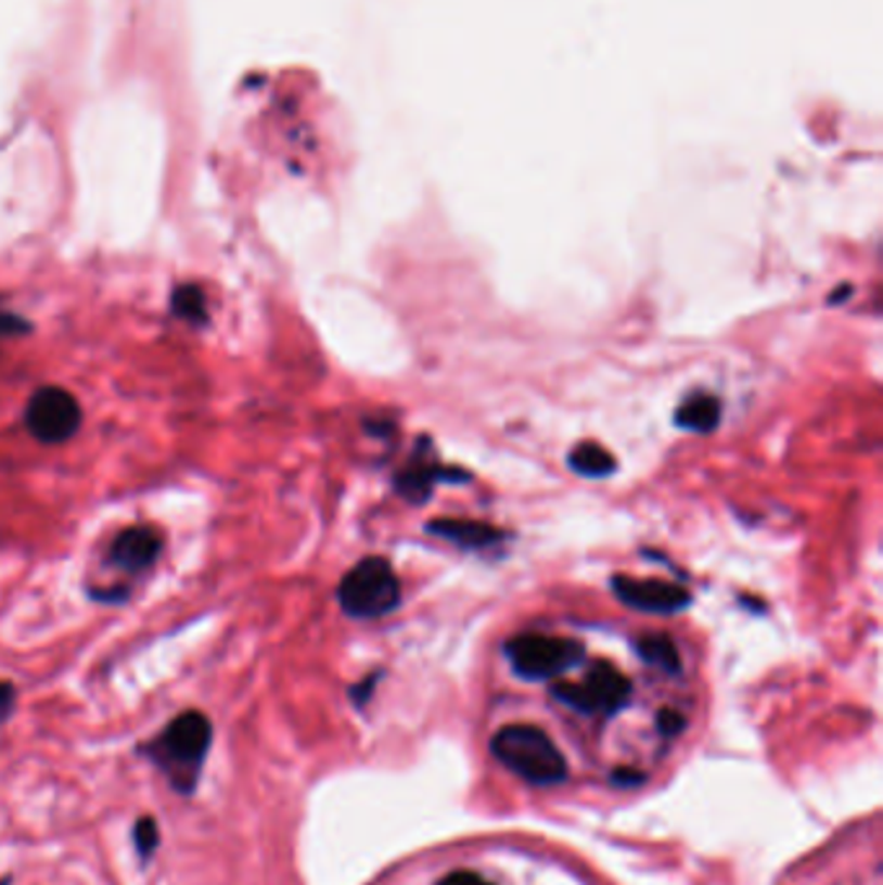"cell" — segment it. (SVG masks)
<instances>
[{
	"mask_svg": "<svg viewBox=\"0 0 883 885\" xmlns=\"http://www.w3.org/2000/svg\"><path fill=\"white\" fill-rule=\"evenodd\" d=\"M213 743L210 720L197 709L177 715L156 738L140 746V754L149 759L169 787L179 795H192L203 774L207 751Z\"/></svg>",
	"mask_w": 883,
	"mask_h": 885,
	"instance_id": "6da1fadb",
	"label": "cell"
},
{
	"mask_svg": "<svg viewBox=\"0 0 883 885\" xmlns=\"http://www.w3.org/2000/svg\"><path fill=\"white\" fill-rule=\"evenodd\" d=\"M495 759L506 764L513 774L528 784H560L567 777L565 756L554 746V741L537 726H506L495 733L490 743Z\"/></svg>",
	"mask_w": 883,
	"mask_h": 885,
	"instance_id": "7a4b0ae2",
	"label": "cell"
},
{
	"mask_svg": "<svg viewBox=\"0 0 883 885\" xmlns=\"http://www.w3.org/2000/svg\"><path fill=\"white\" fill-rule=\"evenodd\" d=\"M399 580L384 556H366L340 582L337 599L347 616L376 619L397 608Z\"/></svg>",
	"mask_w": 883,
	"mask_h": 885,
	"instance_id": "3957f363",
	"label": "cell"
},
{
	"mask_svg": "<svg viewBox=\"0 0 883 885\" xmlns=\"http://www.w3.org/2000/svg\"><path fill=\"white\" fill-rule=\"evenodd\" d=\"M506 650L513 670L528 681L552 679L584 658V647L578 642L554 634H519L508 642Z\"/></svg>",
	"mask_w": 883,
	"mask_h": 885,
	"instance_id": "277c9868",
	"label": "cell"
},
{
	"mask_svg": "<svg viewBox=\"0 0 883 885\" xmlns=\"http://www.w3.org/2000/svg\"><path fill=\"white\" fill-rule=\"evenodd\" d=\"M562 704L584 715H614L630 700L632 687L622 670L609 663H597L580 683H558L552 689Z\"/></svg>",
	"mask_w": 883,
	"mask_h": 885,
	"instance_id": "5b68a950",
	"label": "cell"
},
{
	"mask_svg": "<svg viewBox=\"0 0 883 885\" xmlns=\"http://www.w3.org/2000/svg\"><path fill=\"white\" fill-rule=\"evenodd\" d=\"M26 427L39 442L57 446L71 440L80 427V407L73 394L57 386L39 388L26 405Z\"/></svg>",
	"mask_w": 883,
	"mask_h": 885,
	"instance_id": "8992f818",
	"label": "cell"
},
{
	"mask_svg": "<svg viewBox=\"0 0 883 885\" xmlns=\"http://www.w3.org/2000/svg\"><path fill=\"white\" fill-rule=\"evenodd\" d=\"M612 588L625 606L645 614H677L684 612L689 601H692V595L684 588L664 580H638L617 575L612 580Z\"/></svg>",
	"mask_w": 883,
	"mask_h": 885,
	"instance_id": "52a82bcc",
	"label": "cell"
},
{
	"mask_svg": "<svg viewBox=\"0 0 883 885\" xmlns=\"http://www.w3.org/2000/svg\"><path fill=\"white\" fill-rule=\"evenodd\" d=\"M161 536L149 526L127 528L112 541L110 562L127 573H143L149 569L161 554Z\"/></svg>",
	"mask_w": 883,
	"mask_h": 885,
	"instance_id": "ba28073f",
	"label": "cell"
},
{
	"mask_svg": "<svg viewBox=\"0 0 883 885\" xmlns=\"http://www.w3.org/2000/svg\"><path fill=\"white\" fill-rule=\"evenodd\" d=\"M425 528L433 536L453 541V544H459L461 549H485V547L498 544L500 539H506L503 531H498V528L487 526V523H477V521L438 518V521L427 523Z\"/></svg>",
	"mask_w": 883,
	"mask_h": 885,
	"instance_id": "9c48e42d",
	"label": "cell"
},
{
	"mask_svg": "<svg viewBox=\"0 0 883 885\" xmlns=\"http://www.w3.org/2000/svg\"><path fill=\"white\" fill-rule=\"evenodd\" d=\"M677 425L689 433H713L720 420V405L711 394H698L687 399L677 412Z\"/></svg>",
	"mask_w": 883,
	"mask_h": 885,
	"instance_id": "30bf717a",
	"label": "cell"
},
{
	"mask_svg": "<svg viewBox=\"0 0 883 885\" xmlns=\"http://www.w3.org/2000/svg\"><path fill=\"white\" fill-rule=\"evenodd\" d=\"M567 464H571L573 472H578L580 477L601 479V477H609V474L614 472L617 461H614V456L609 453L604 446H599V442H593V440H586V442H580V446L573 448L571 456H567Z\"/></svg>",
	"mask_w": 883,
	"mask_h": 885,
	"instance_id": "8fae6325",
	"label": "cell"
},
{
	"mask_svg": "<svg viewBox=\"0 0 883 885\" xmlns=\"http://www.w3.org/2000/svg\"><path fill=\"white\" fill-rule=\"evenodd\" d=\"M638 653L648 666L661 668L664 674H679L681 658L671 637L666 634H645L638 640Z\"/></svg>",
	"mask_w": 883,
	"mask_h": 885,
	"instance_id": "7c38bea8",
	"label": "cell"
},
{
	"mask_svg": "<svg viewBox=\"0 0 883 885\" xmlns=\"http://www.w3.org/2000/svg\"><path fill=\"white\" fill-rule=\"evenodd\" d=\"M436 477L448 479L451 472H438V469H410V472H401L397 477V489L407 500L423 502L427 495H431Z\"/></svg>",
	"mask_w": 883,
	"mask_h": 885,
	"instance_id": "4fadbf2b",
	"label": "cell"
},
{
	"mask_svg": "<svg viewBox=\"0 0 883 885\" xmlns=\"http://www.w3.org/2000/svg\"><path fill=\"white\" fill-rule=\"evenodd\" d=\"M171 311L177 313V317H182L184 321H192V324L205 321L207 319L205 293L192 283L177 287L171 295Z\"/></svg>",
	"mask_w": 883,
	"mask_h": 885,
	"instance_id": "5bb4252c",
	"label": "cell"
},
{
	"mask_svg": "<svg viewBox=\"0 0 883 885\" xmlns=\"http://www.w3.org/2000/svg\"><path fill=\"white\" fill-rule=\"evenodd\" d=\"M158 842H161V831H158L156 818L153 816L138 818L136 826H132V844H136V851L140 860L149 862L151 857L156 855Z\"/></svg>",
	"mask_w": 883,
	"mask_h": 885,
	"instance_id": "9a60e30c",
	"label": "cell"
},
{
	"mask_svg": "<svg viewBox=\"0 0 883 885\" xmlns=\"http://www.w3.org/2000/svg\"><path fill=\"white\" fill-rule=\"evenodd\" d=\"M658 728L664 735H677L681 733V728H684V717H681L679 713H674V709H661Z\"/></svg>",
	"mask_w": 883,
	"mask_h": 885,
	"instance_id": "2e32d148",
	"label": "cell"
},
{
	"mask_svg": "<svg viewBox=\"0 0 883 885\" xmlns=\"http://www.w3.org/2000/svg\"><path fill=\"white\" fill-rule=\"evenodd\" d=\"M16 707V689L9 681H0V722H5Z\"/></svg>",
	"mask_w": 883,
	"mask_h": 885,
	"instance_id": "e0dca14e",
	"label": "cell"
},
{
	"mask_svg": "<svg viewBox=\"0 0 883 885\" xmlns=\"http://www.w3.org/2000/svg\"><path fill=\"white\" fill-rule=\"evenodd\" d=\"M438 885H490L479 873H470V870H457V873H448Z\"/></svg>",
	"mask_w": 883,
	"mask_h": 885,
	"instance_id": "ac0fdd59",
	"label": "cell"
},
{
	"mask_svg": "<svg viewBox=\"0 0 883 885\" xmlns=\"http://www.w3.org/2000/svg\"><path fill=\"white\" fill-rule=\"evenodd\" d=\"M29 332V324L24 319L13 317V313H0V337H9V334H24Z\"/></svg>",
	"mask_w": 883,
	"mask_h": 885,
	"instance_id": "d6986e66",
	"label": "cell"
},
{
	"mask_svg": "<svg viewBox=\"0 0 883 885\" xmlns=\"http://www.w3.org/2000/svg\"><path fill=\"white\" fill-rule=\"evenodd\" d=\"M642 780H645V777L635 772V769H617V772L612 774V782L617 784V787H638Z\"/></svg>",
	"mask_w": 883,
	"mask_h": 885,
	"instance_id": "ffe728a7",
	"label": "cell"
},
{
	"mask_svg": "<svg viewBox=\"0 0 883 885\" xmlns=\"http://www.w3.org/2000/svg\"><path fill=\"white\" fill-rule=\"evenodd\" d=\"M0 885H11V877H0Z\"/></svg>",
	"mask_w": 883,
	"mask_h": 885,
	"instance_id": "44dd1931",
	"label": "cell"
}]
</instances>
